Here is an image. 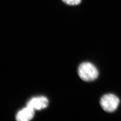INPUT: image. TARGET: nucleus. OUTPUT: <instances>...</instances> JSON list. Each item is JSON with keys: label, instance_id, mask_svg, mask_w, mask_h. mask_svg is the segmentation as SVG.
Returning <instances> with one entry per match:
<instances>
[{"label": "nucleus", "instance_id": "obj_1", "mask_svg": "<svg viewBox=\"0 0 121 121\" xmlns=\"http://www.w3.org/2000/svg\"><path fill=\"white\" fill-rule=\"evenodd\" d=\"M79 77L85 82H91L96 79L99 75L98 69L95 65L89 62L80 64L78 68Z\"/></svg>", "mask_w": 121, "mask_h": 121}, {"label": "nucleus", "instance_id": "obj_2", "mask_svg": "<svg viewBox=\"0 0 121 121\" xmlns=\"http://www.w3.org/2000/svg\"><path fill=\"white\" fill-rule=\"evenodd\" d=\"M120 100L113 94H107L103 95L100 100V104L104 111L108 112L115 111L117 108Z\"/></svg>", "mask_w": 121, "mask_h": 121}, {"label": "nucleus", "instance_id": "obj_3", "mask_svg": "<svg viewBox=\"0 0 121 121\" xmlns=\"http://www.w3.org/2000/svg\"><path fill=\"white\" fill-rule=\"evenodd\" d=\"M48 103V100L47 98L44 96H39L30 99L27 103V106L34 110H41L46 108Z\"/></svg>", "mask_w": 121, "mask_h": 121}, {"label": "nucleus", "instance_id": "obj_4", "mask_svg": "<svg viewBox=\"0 0 121 121\" xmlns=\"http://www.w3.org/2000/svg\"><path fill=\"white\" fill-rule=\"evenodd\" d=\"M35 115V110L26 106L18 111L16 114V119L18 121H28L32 119Z\"/></svg>", "mask_w": 121, "mask_h": 121}, {"label": "nucleus", "instance_id": "obj_5", "mask_svg": "<svg viewBox=\"0 0 121 121\" xmlns=\"http://www.w3.org/2000/svg\"><path fill=\"white\" fill-rule=\"evenodd\" d=\"M65 4L69 5H77L79 4L82 0H61Z\"/></svg>", "mask_w": 121, "mask_h": 121}]
</instances>
